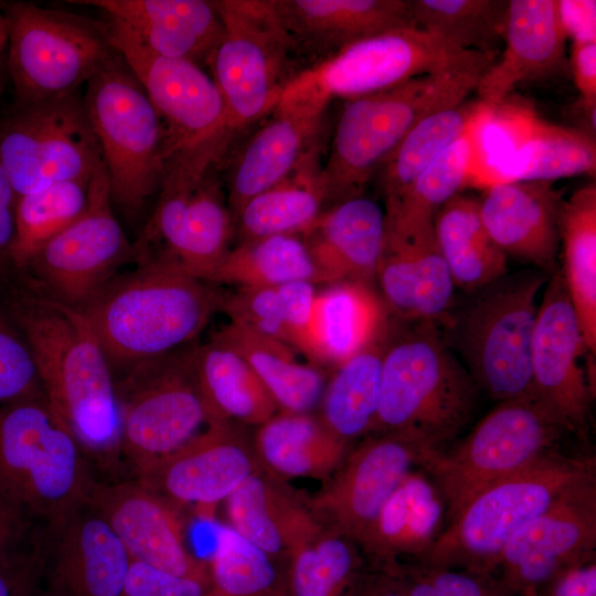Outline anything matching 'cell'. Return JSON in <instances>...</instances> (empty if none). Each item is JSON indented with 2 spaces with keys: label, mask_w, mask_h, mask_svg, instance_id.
I'll return each mask as SVG.
<instances>
[{
  "label": "cell",
  "mask_w": 596,
  "mask_h": 596,
  "mask_svg": "<svg viewBox=\"0 0 596 596\" xmlns=\"http://www.w3.org/2000/svg\"><path fill=\"white\" fill-rule=\"evenodd\" d=\"M33 359L41 391L84 455L120 453L116 384L81 309L56 301L17 276L1 298Z\"/></svg>",
  "instance_id": "6da1fadb"
},
{
  "label": "cell",
  "mask_w": 596,
  "mask_h": 596,
  "mask_svg": "<svg viewBox=\"0 0 596 596\" xmlns=\"http://www.w3.org/2000/svg\"><path fill=\"white\" fill-rule=\"evenodd\" d=\"M222 300L211 283L139 265L137 272L115 276L82 311L116 381L195 342Z\"/></svg>",
  "instance_id": "7a4b0ae2"
},
{
  "label": "cell",
  "mask_w": 596,
  "mask_h": 596,
  "mask_svg": "<svg viewBox=\"0 0 596 596\" xmlns=\"http://www.w3.org/2000/svg\"><path fill=\"white\" fill-rule=\"evenodd\" d=\"M416 323L398 334L390 327L379 409L370 434H392L411 441L424 454V462L451 445L465 428L478 386L447 349L435 322Z\"/></svg>",
  "instance_id": "3957f363"
},
{
  "label": "cell",
  "mask_w": 596,
  "mask_h": 596,
  "mask_svg": "<svg viewBox=\"0 0 596 596\" xmlns=\"http://www.w3.org/2000/svg\"><path fill=\"white\" fill-rule=\"evenodd\" d=\"M490 65L423 75L389 89L347 99L322 164L330 203L362 194L374 171L415 125L465 102Z\"/></svg>",
  "instance_id": "277c9868"
},
{
  "label": "cell",
  "mask_w": 596,
  "mask_h": 596,
  "mask_svg": "<svg viewBox=\"0 0 596 596\" xmlns=\"http://www.w3.org/2000/svg\"><path fill=\"white\" fill-rule=\"evenodd\" d=\"M595 476L594 457L553 448L471 498L418 561L492 574L502 551L524 525L566 489Z\"/></svg>",
  "instance_id": "5b68a950"
},
{
  "label": "cell",
  "mask_w": 596,
  "mask_h": 596,
  "mask_svg": "<svg viewBox=\"0 0 596 596\" xmlns=\"http://www.w3.org/2000/svg\"><path fill=\"white\" fill-rule=\"evenodd\" d=\"M94 481L84 453L43 393L0 404V496L29 519L60 522Z\"/></svg>",
  "instance_id": "8992f818"
},
{
  "label": "cell",
  "mask_w": 596,
  "mask_h": 596,
  "mask_svg": "<svg viewBox=\"0 0 596 596\" xmlns=\"http://www.w3.org/2000/svg\"><path fill=\"white\" fill-rule=\"evenodd\" d=\"M214 152L179 157L164 164L158 201L139 240V265L204 280L231 251L233 216L219 179Z\"/></svg>",
  "instance_id": "52a82bcc"
},
{
  "label": "cell",
  "mask_w": 596,
  "mask_h": 596,
  "mask_svg": "<svg viewBox=\"0 0 596 596\" xmlns=\"http://www.w3.org/2000/svg\"><path fill=\"white\" fill-rule=\"evenodd\" d=\"M567 433L533 394L499 402L462 440L419 467L441 494L446 524L481 490L558 447Z\"/></svg>",
  "instance_id": "ba28073f"
},
{
  "label": "cell",
  "mask_w": 596,
  "mask_h": 596,
  "mask_svg": "<svg viewBox=\"0 0 596 596\" xmlns=\"http://www.w3.org/2000/svg\"><path fill=\"white\" fill-rule=\"evenodd\" d=\"M83 100L100 146L111 202L137 213L160 188L162 123L118 53L87 81Z\"/></svg>",
  "instance_id": "9c48e42d"
},
{
  "label": "cell",
  "mask_w": 596,
  "mask_h": 596,
  "mask_svg": "<svg viewBox=\"0 0 596 596\" xmlns=\"http://www.w3.org/2000/svg\"><path fill=\"white\" fill-rule=\"evenodd\" d=\"M1 8L8 33L6 67L15 103L76 93L117 54L103 21L26 1Z\"/></svg>",
  "instance_id": "30bf717a"
},
{
  "label": "cell",
  "mask_w": 596,
  "mask_h": 596,
  "mask_svg": "<svg viewBox=\"0 0 596 596\" xmlns=\"http://www.w3.org/2000/svg\"><path fill=\"white\" fill-rule=\"evenodd\" d=\"M223 24L210 62L223 98L228 142L269 115L295 77L294 53L273 0H214Z\"/></svg>",
  "instance_id": "8fae6325"
},
{
  "label": "cell",
  "mask_w": 596,
  "mask_h": 596,
  "mask_svg": "<svg viewBox=\"0 0 596 596\" xmlns=\"http://www.w3.org/2000/svg\"><path fill=\"white\" fill-rule=\"evenodd\" d=\"M196 342L140 364L115 381L120 453L137 476L219 421L200 389Z\"/></svg>",
  "instance_id": "7c38bea8"
},
{
  "label": "cell",
  "mask_w": 596,
  "mask_h": 596,
  "mask_svg": "<svg viewBox=\"0 0 596 596\" xmlns=\"http://www.w3.org/2000/svg\"><path fill=\"white\" fill-rule=\"evenodd\" d=\"M536 272L502 276L480 289L460 321V351L478 389L501 402L532 394L531 348L545 285Z\"/></svg>",
  "instance_id": "4fadbf2b"
},
{
  "label": "cell",
  "mask_w": 596,
  "mask_h": 596,
  "mask_svg": "<svg viewBox=\"0 0 596 596\" xmlns=\"http://www.w3.org/2000/svg\"><path fill=\"white\" fill-rule=\"evenodd\" d=\"M114 50L146 92L163 127L164 163L184 156L230 147L221 93L204 68L182 58L155 53L135 34L102 20Z\"/></svg>",
  "instance_id": "5bb4252c"
},
{
  "label": "cell",
  "mask_w": 596,
  "mask_h": 596,
  "mask_svg": "<svg viewBox=\"0 0 596 596\" xmlns=\"http://www.w3.org/2000/svg\"><path fill=\"white\" fill-rule=\"evenodd\" d=\"M103 163L77 93L15 103L0 120V166L18 196L89 177Z\"/></svg>",
  "instance_id": "9a60e30c"
},
{
  "label": "cell",
  "mask_w": 596,
  "mask_h": 596,
  "mask_svg": "<svg viewBox=\"0 0 596 596\" xmlns=\"http://www.w3.org/2000/svg\"><path fill=\"white\" fill-rule=\"evenodd\" d=\"M494 53L461 49L416 26L389 30L351 43L291 81L326 99H351L412 78L493 63Z\"/></svg>",
  "instance_id": "2e32d148"
},
{
  "label": "cell",
  "mask_w": 596,
  "mask_h": 596,
  "mask_svg": "<svg viewBox=\"0 0 596 596\" xmlns=\"http://www.w3.org/2000/svg\"><path fill=\"white\" fill-rule=\"evenodd\" d=\"M104 163L95 171L84 214L45 244L18 273L45 296L83 309L135 256L111 206Z\"/></svg>",
  "instance_id": "e0dca14e"
},
{
  "label": "cell",
  "mask_w": 596,
  "mask_h": 596,
  "mask_svg": "<svg viewBox=\"0 0 596 596\" xmlns=\"http://www.w3.org/2000/svg\"><path fill=\"white\" fill-rule=\"evenodd\" d=\"M424 454L392 434H370L356 443L322 487L306 498L317 522L355 543Z\"/></svg>",
  "instance_id": "ac0fdd59"
},
{
  "label": "cell",
  "mask_w": 596,
  "mask_h": 596,
  "mask_svg": "<svg viewBox=\"0 0 596 596\" xmlns=\"http://www.w3.org/2000/svg\"><path fill=\"white\" fill-rule=\"evenodd\" d=\"M588 350L560 269L547 279L531 348L532 394L570 433L584 437L595 386L582 356Z\"/></svg>",
  "instance_id": "d6986e66"
},
{
  "label": "cell",
  "mask_w": 596,
  "mask_h": 596,
  "mask_svg": "<svg viewBox=\"0 0 596 596\" xmlns=\"http://www.w3.org/2000/svg\"><path fill=\"white\" fill-rule=\"evenodd\" d=\"M596 476L566 489L524 525L499 560L501 582L514 594L539 588L573 564L596 558Z\"/></svg>",
  "instance_id": "ffe728a7"
},
{
  "label": "cell",
  "mask_w": 596,
  "mask_h": 596,
  "mask_svg": "<svg viewBox=\"0 0 596 596\" xmlns=\"http://www.w3.org/2000/svg\"><path fill=\"white\" fill-rule=\"evenodd\" d=\"M329 103L316 92L289 82L269 119L230 163L225 191L233 219L246 202L286 179L320 147Z\"/></svg>",
  "instance_id": "44dd1931"
},
{
  "label": "cell",
  "mask_w": 596,
  "mask_h": 596,
  "mask_svg": "<svg viewBox=\"0 0 596 596\" xmlns=\"http://www.w3.org/2000/svg\"><path fill=\"white\" fill-rule=\"evenodd\" d=\"M246 426L215 422L137 476L180 509L224 501L262 467Z\"/></svg>",
  "instance_id": "7402d4cb"
},
{
  "label": "cell",
  "mask_w": 596,
  "mask_h": 596,
  "mask_svg": "<svg viewBox=\"0 0 596 596\" xmlns=\"http://www.w3.org/2000/svg\"><path fill=\"white\" fill-rule=\"evenodd\" d=\"M86 504L109 525L132 561L210 582L207 564L188 549L182 509L138 480L94 481Z\"/></svg>",
  "instance_id": "603a6c76"
},
{
  "label": "cell",
  "mask_w": 596,
  "mask_h": 596,
  "mask_svg": "<svg viewBox=\"0 0 596 596\" xmlns=\"http://www.w3.org/2000/svg\"><path fill=\"white\" fill-rule=\"evenodd\" d=\"M36 547L50 596H120L131 558L86 503L46 525Z\"/></svg>",
  "instance_id": "cb8c5ba5"
},
{
  "label": "cell",
  "mask_w": 596,
  "mask_h": 596,
  "mask_svg": "<svg viewBox=\"0 0 596 596\" xmlns=\"http://www.w3.org/2000/svg\"><path fill=\"white\" fill-rule=\"evenodd\" d=\"M295 56L313 65L359 40L415 26L409 0H273Z\"/></svg>",
  "instance_id": "d4e9b609"
},
{
  "label": "cell",
  "mask_w": 596,
  "mask_h": 596,
  "mask_svg": "<svg viewBox=\"0 0 596 596\" xmlns=\"http://www.w3.org/2000/svg\"><path fill=\"white\" fill-rule=\"evenodd\" d=\"M375 280L387 310L403 321H441L455 285L436 242L434 224L385 232Z\"/></svg>",
  "instance_id": "484cf974"
},
{
  "label": "cell",
  "mask_w": 596,
  "mask_h": 596,
  "mask_svg": "<svg viewBox=\"0 0 596 596\" xmlns=\"http://www.w3.org/2000/svg\"><path fill=\"white\" fill-rule=\"evenodd\" d=\"M561 196L551 181L496 182L479 201L480 217L505 255L553 273L560 245Z\"/></svg>",
  "instance_id": "4316f807"
},
{
  "label": "cell",
  "mask_w": 596,
  "mask_h": 596,
  "mask_svg": "<svg viewBox=\"0 0 596 596\" xmlns=\"http://www.w3.org/2000/svg\"><path fill=\"white\" fill-rule=\"evenodd\" d=\"M567 36L558 0H511L504 49L477 85L479 100L496 109L520 83L547 76L564 63Z\"/></svg>",
  "instance_id": "83f0119b"
},
{
  "label": "cell",
  "mask_w": 596,
  "mask_h": 596,
  "mask_svg": "<svg viewBox=\"0 0 596 596\" xmlns=\"http://www.w3.org/2000/svg\"><path fill=\"white\" fill-rule=\"evenodd\" d=\"M135 34L157 54L209 66L223 24L213 1L81 0Z\"/></svg>",
  "instance_id": "f1b7e54d"
},
{
  "label": "cell",
  "mask_w": 596,
  "mask_h": 596,
  "mask_svg": "<svg viewBox=\"0 0 596 596\" xmlns=\"http://www.w3.org/2000/svg\"><path fill=\"white\" fill-rule=\"evenodd\" d=\"M224 501L227 525L279 560L290 561L323 529L306 498L263 466Z\"/></svg>",
  "instance_id": "f546056e"
},
{
  "label": "cell",
  "mask_w": 596,
  "mask_h": 596,
  "mask_svg": "<svg viewBox=\"0 0 596 596\" xmlns=\"http://www.w3.org/2000/svg\"><path fill=\"white\" fill-rule=\"evenodd\" d=\"M326 285L372 284L385 241V213L362 194L326 209L300 233Z\"/></svg>",
  "instance_id": "4dcf8cb0"
},
{
  "label": "cell",
  "mask_w": 596,
  "mask_h": 596,
  "mask_svg": "<svg viewBox=\"0 0 596 596\" xmlns=\"http://www.w3.org/2000/svg\"><path fill=\"white\" fill-rule=\"evenodd\" d=\"M445 524L441 494L418 467L400 482L356 544L372 568L404 557L419 560L435 544Z\"/></svg>",
  "instance_id": "1f68e13d"
},
{
  "label": "cell",
  "mask_w": 596,
  "mask_h": 596,
  "mask_svg": "<svg viewBox=\"0 0 596 596\" xmlns=\"http://www.w3.org/2000/svg\"><path fill=\"white\" fill-rule=\"evenodd\" d=\"M387 313L372 284L324 285L313 305L308 360L331 372L386 328Z\"/></svg>",
  "instance_id": "d6a6232c"
},
{
  "label": "cell",
  "mask_w": 596,
  "mask_h": 596,
  "mask_svg": "<svg viewBox=\"0 0 596 596\" xmlns=\"http://www.w3.org/2000/svg\"><path fill=\"white\" fill-rule=\"evenodd\" d=\"M253 441L260 465L286 481L327 480L354 446L332 435L317 413L278 412L256 427Z\"/></svg>",
  "instance_id": "836d02e7"
},
{
  "label": "cell",
  "mask_w": 596,
  "mask_h": 596,
  "mask_svg": "<svg viewBox=\"0 0 596 596\" xmlns=\"http://www.w3.org/2000/svg\"><path fill=\"white\" fill-rule=\"evenodd\" d=\"M328 203L319 147L290 175L242 206L233 219L234 241L240 244L275 235L300 234Z\"/></svg>",
  "instance_id": "e575fe53"
},
{
  "label": "cell",
  "mask_w": 596,
  "mask_h": 596,
  "mask_svg": "<svg viewBox=\"0 0 596 596\" xmlns=\"http://www.w3.org/2000/svg\"><path fill=\"white\" fill-rule=\"evenodd\" d=\"M248 362L279 412L317 413L330 372L280 341L228 322L216 332ZM305 358V356H304Z\"/></svg>",
  "instance_id": "d590c367"
},
{
  "label": "cell",
  "mask_w": 596,
  "mask_h": 596,
  "mask_svg": "<svg viewBox=\"0 0 596 596\" xmlns=\"http://www.w3.org/2000/svg\"><path fill=\"white\" fill-rule=\"evenodd\" d=\"M194 365L202 394L219 421L259 426L278 407L244 356L214 333L196 343Z\"/></svg>",
  "instance_id": "8d00e7d4"
},
{
  "label": "cell",
  "mask_w": 596,
  "mask_h": 596,
  "mask_svg": "<svg viewBox=\"0 0 596 596\" xmlns=\"http://www.w3.org/2000/svg\"><path fill=\"white\" fill-rule=\"evenodd\" d=\"M389 323L369 345L330 372L317 411L328 430L351 446L368 436L375 423Z\"/></svg>",
  "instance_id": "74e56055"
},
{
  "label": "cell",
  "mask_w": 596,
  "mask_h": 596,
  "mask_svg": "<svg viewBox=\"0 0 596 596\" xmlns=\"http://www.w3.org/2000/svg\"><path fill=\"white\" fill-rule=\"evenodd\" d=\"M434 231L455 287L477 291L505 275L507 255L485 228L479 201L454 196L437 212Z\"/></svg>",
  "instance_id": "f35d334b"
},
{
  "label": "cell",
  "mask_w": 596,
  "mask_h": 596,
  "mask_svg": "<svg viewBox=\"0 0 596 596\" xmlns=\"http://www.w3.org/2000/svg\"><path fill=\"white\" fill-rule=\"evenodd\" d=\"M485 121L450 146L397 199L385 203V231L434 224L437 212L466 187L480 162Z\"/></svg>",
  "instance_id": "ab89813d"
},
{
  "label": "cell",
  "mask_w": 596,
  "mask_h": 596,
  "mask_svg": "<svg viewBox=\"0 0 596 596\" xmlns=\"http://www.w3.org/2000/svg\"><path fill=\"white\" fill-rule=\"evenodd\" d=\"M317 285L289 283L266 288H235L223 295L221 311L230 322L280 341L308 360L309 331Z\"/></svg>",
  "instance_id": "60d3db41"
},
{
  "label": "cell",
  "mask_w": 596,
  "mask_h": 596,
  "mask_svg": "<svg viewBox=\"0 0 596 596\" xmlns=\"http://www.w3.org/2000/svg\"><path fill=\"white\" fill-rule=\"evenodd\" d=\"M563 280L576 311L585 344L596 352V187L587 184L563 201L560 242Z\"/></svg>",
  "instance_id": "b9f144b4"
},
{
  "label": "cell",
  "mask_w": 596,
  "mask_h": 596,
  "mask_svg": "<svg viewBox=\"0 0 596 596\" xmlns=\"http://www.w3.org/2000/svg\"><path fill=\"white\" fill-rule=\"evenodd\" d=\"M493 113L480 100H465L417 123L381 167L385 203L403 194L440 155L473 127L491 120Z\"/></svg>",
  "instance_id": "7bdbcfd3"
},
{
  "label": "cell",
  "mask_w": 596,
  "mask_h": 596,
  "mask_svg": "<svg viewBox=\"0 0 596 596\" xmlns=\"http://www.w3.org/2000/svg\"><path fill=\"white\" fill-rule=\"evenodd\" d=\"M204 280L234 288H266L296 281L326 285L300 234L236 244Z\"/></svg>",
  "instance_id": "ee69618b"
},
{
  "label": "cell",
  "mask_w": 596,
  "mask_h": 596,
  "mask_svg": "<svg viewBox=\"0 0 596 596\" xmlns=\"http://www.w3.org/2000/svg\"><path fill=\"white\" fill-rule=\"evenodd\" d=\"M514 139V153L504 174L509 180L551 181L594 173L596 146L585 131L547 124L531 116Z\"/></svg>",
  "instance_id": "f6af8a7d"
},
{
  "label": "cell",
  "mask_w": 596,
  "mask_h": 596,
  "mask_svg": "<svg viewBox=\"0 0 596 596\" xmlns=\"http://www.w3.org/2000/svg\"><path fill=\"white\" fill-rule=\"evenodd\" d=\"M207 564L217 596H288L290 561L266 553L230 525H217Z\"/></svg>",
  "instance_id": "bcb514c9"
},
{
  "label": "cell",
  "mask_w": 596,
  "mask_h": 596,
  "mask_svg": "<svg viewBox=\"0 0 596 596\" xmlns=\"http://www.w3.org/2000/svg\"><path fill=\"white\" fill-rule=\"evenodd\" d=\"M94 173L18 196L12 248L17 274L45 244L84 214Z\"/></svg>",
  "instance_id": "7dc6e473"
},
{
  "label": "cell",
  "mask_w": 596,
  "mask_h": 596,
  "mask_svg": "<svg viewBox=\"0 0 596 596\" xmlns=\"http://www.w3.org/2000/svg\"><path fill=\"white\" fill-rule=\"evenodd\" d=\"M509 1L409 0L415 26L465 49L498 53Z\"/></svg>",
  "instance_id": "c3c4849f"
},
{
  "label": "cell",
  "mask_w": 596,
  "mask_h": 596,
  "mask_svg": "<svg viewBox=\"0 0 596 596\" xmlns=\"http://www.w3.org/2000/svg\"><path fill=\"white\" fill-rule=\"evenodd\" d=\"M362 557L353 540L322 529L290 557V595L347 596L361 572Z\"/></svg>",
  "instance_id": "681fc988"
},
{
  "label": "cell",
  "mask_w": 596,
  "mask_h": 596,
  "mask_svg": "<svg viewBox=\"0 0 596 596\" xmlns=\"http://www.w3.org/2000/svg\"><path fill=\"white\" fill-rule=\"evenodd\" d=\"M404 596H518L500 578L423 561L397 560L376 567Z\"/></svg>",
  "instance_id": "f907efd6"
},
{
  "label": "cell",
  "mask_w": 596,
  "mask_h": 596,
  "mask_svg": "<svg viewBox=\"0 0 596 596\" xmlns=\"http://www.w3.org/2000/svg\"><path fill=\"white\" fill-rule=\"evenodd\" d=\"M41 393L30 349L0 299V404Z\"/></svg>",
  "instance_id": "816d5d0a"
},
{
  "label": "cell",
  "mask_w": 596,
  "mask_h": 596,
  "mask_svg": "<svg viewBox=\"0 0 596 596\" xmlns=\"http://www.w3.org/2000/svg\"><path fill=\"white\" fill-rule=\"evenodd\" d=\"M209 581L177 576L132 561L120 596H205Z\"/></svg>",
  "instance_id": "f5cc1de1"
},
{
  "label": "cell",
  "mask_w": 596,
  "mask_h": 596,
  "mask_svg": "<svg viewBox=\"0 0 596 596\" xmlns=\"http://www.w3.org/2000/svg\"><path fill=\"white\" fill-rule=\"evenodd\" d=\"M0 596H50L38 547L0 557Z\"/></svg>",
  "instance_id": "db71d44e"
},
{
  "label": "cell",
  "mask_w": 596,
  "mask_h": 596,
  "mask_svg": "<svg viewBox=\"0 0 596 596\" xmlns=\"http://www.w3.org/2000/svg\"><path fill=\"white\" fill-rule=\"evenodd\" d=\"M18 194L0 166V299L17 277L12 259Z\"/></svg>",
  "instance_id": "11a10c76"
},
{
  "label": "cell",
  "mask_w": 596,
  "mask_h": 596,
  "mask_svg": "<svg viewBox=\"0 0 596 596\" xmlns=\"http://www.w3.org/2000/svg\"><path fill=\"white\" fill-rule=\"evenodd\" d=\"M538 596H596V558L565 567L536 588Z\"/></svg>",
  "instance_id": "9f6ffc18"
},
{
  "label": "cell",
  "mask_w": 596,
  "mask_h": 596,
  "mask_svg": "<svg viewBox=\"0 0 596 596\" xmlns=\"http://www.w3.org/2000/svg\"><path fill=\"white\" fill-rule=\"evenodd\" d=\"M571 66L583 108L593 126L596 110V42H574Z\"/></svg>",
  "instance_id": "6f0895ef"
},
{
  "label": "cell",
  "mask_w": 596,
  "mask_h": 596,
  "mask_svg": "<svg viewBox=\"0 0 596 596\" xmlns=\"http://www.w3.org/2000/svg\"><path fill=\"white\" fill-rule=\"evenodd\" d=\"M558 12L567 38L574 42H596V2L561 0Z\"/></svg>",
  "instance_id": "680465c9"
},
{
  "label": "cell",
  "mask_w": 596,
  "mask_h": 596,
  "mask_svg": "<svg viewBox=\"0 0 596 596\" xmlns=\"http://www.w3.org/2000/svg\"><path fill=\"white\" fill-rule=\"evenodd\" d=\"M29 518L0 496V557L18 550Z\"/></svg>",
  "instance_id": "91938a15"
},
{
  "label": "cell",
  "mask_w": 596,
  "mask_h": 596,
  "mask_svg": "<svg viewBox=\"0 0 596 596\" xmlns=\"http://www.w3.org/2000/svg\"><path fill=\"white\" fill-rule=\"evenodd\" d=\"M347 596H404L394 582L383 572L372 568L360 572Z\"/></svg>",
  "instance_id": "94428289"
},
{
  "label": "cell",
  "mask_w": 596,
  "mask_h": 596,
  "mask_svg": "<svg viewBox=\"0 0 596 596\" xmlns=\"http://www.w3.org/2000/svg\"><path fill=\"white\" fill-rule=\"evenodd\" d=\"M8 47V33L6 20L0 12V66L6 64L3 60L4 50Z\"/></svg>",
  "instance_id": "6125c7cd"
},
{
  "label": "cell",
  "mask_w": 596,
  "mask_h": 596,
  "mask_svg": "<svg viewBox=\"0 0 596 596\" xmlns=\"http://www.w3.org/2000/svg\"><path fill=\"white\" fill-rule=\"evenodd\" d=\"M518 596H538L536 589L533 587L524 588Z\"/></svg>",
  "instance_id": "be15d7a7"
},
{
  "label": "cell",
  "mask_w": 596,
  "mask_h": 596,
  "mask_svg": "<svg viewBox=\"0 0 596 596\" xmlns=\"http://www.w3.org/2000/svg\"><path fill=\"white\" fill-rule=\"evenodd\" d=\"M3 65L0 66V95L2 93V89H3Z\"/></svg>",
  "instance_id": "e7e4bbea"
},
{
  "label": "cell",
  "mask_w": 596,
  "mask_h": 596,
  "mask_svg": "<svg viewBox=\"0 0 596 596\" xmlns=\"http://www.w3.org/2000/svg\"><path fill=\"white\" fill-rule=\"evenodd\" d=\"M205 596H217V595H215V594L210 589V592H209Z\"/></svg>",
  "instance_id": "03108f58"
}]
</instances>
